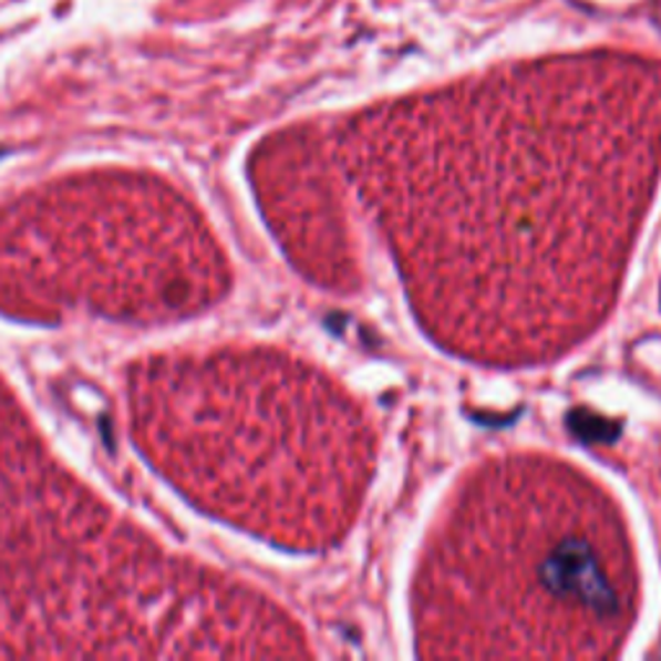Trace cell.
<instances>
[{"label": "cell", "mask_w": 661, "mask_h": 661, "mask_svg": "<svg viewBox=\"0 0 661 661\" xmlns=\"http://www.w3.org/2000/svg\"><path fill=\"white\" fill-rule=\"evenodd\" d=\"M442 347L538 364L616 306L661 171V62L499 68L326 132Z\"/></svg>", "instance_id": "6da1fadb"}, {"label": "cell", "mask_w": 661, "mask_h": 661, "mask_svg": "<svg viewBox=\"0 0 661 661\" xmlns=\"http://www.w3.org/2000/svg\"><path fill=\"white\" fill-rule=\"evenodd\" d=\"M636 605L633 548L610 496L569 465L515 457L463 486L426 548L419 651L608 659Z\"/></svg>", "instance_id": "7a4b0ae2"}]
</instances>
